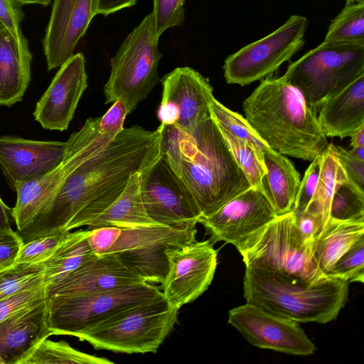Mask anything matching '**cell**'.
<instances>
[{"instance_id":"cell-27","label":"cell","mask_w":364,"mask_h":364,"mask_svg":"<svg viewBox=\"0 0 364 364\" xmlns=\"http://www.w3.org/2000/svg\"><path fill=\"white\" fill-rule=\"evenodd\" d=\"M364 236V220L340 221L328 218L314 242V258L326 276L339 257Z\"/></svg>"},{"instance_id":"cell-43","label":"cell","mask_w":364,"mask_h":364,"mask_svg":"<svg viewBox=\"0 0 364 364\" xmlns=\"http://www.w3.org/2000/svg\"><path fill=\"white\" fill-rule=\"evenodd\" d=\"M294 215L295 226L301 238L306 242H314L323 228L322 218L306 210Z\"/></svg>"},{"instance_id":"cell-1","label":"cell","mask_w":364,"mask_h":364,"mask_svg":"<svg viewBox=\"0 0 364 364\" xmlns=\"http://www.w3.org/2000/svg\"><path fill=\"white\" fill-rule=\"evenodd\" d=\"M164 127L161 124L155 131L137 125L124 128L84 160L32 223L17 232L23 243L87 226L119 196L132 175L143 172L161 156Z\"/></svg>"},{"instance_id":"cell-49","label":"cell","mask_w":364,"mask_h":364,"mask_svg":"<svg viewBox=\"0 0 364 364\" xmlns=\"http://www.w3.org/2000/svg\"><path fill=\"white\" fill-rule=\"evenodd\" d=\"M16 2L19 4L20 5H26V4H38L43 6H46L49 5L51 0H14Z\"/></svg>"},{"instance_id":"cell-38","label":"cell","mask_w":364,"mask_h":364,"mask_svg":"<svg viewBox=\"0 0 364 364\" xmlns=\"http://www.w3.org/2000/svg\"><path fill=\"white\" fill-rule=\"evenodd\" d=\"M185 0H154L152 11L157 36L168 28L181 26L185 20Z\"/></svg>"},{"instance_id":"cell-41","label":"cell","mask_w":364,"mask_h":364,"mask_svg":"<svg viewBox=\"0 0 364 364\" xmlns=\"http://www.w3.org/2000/svg\"><path fill=\"white\" fill-rule=\"evenodd\" d=\"M23 242L11 227H0V272L16 264Z\"/></svg>"},{"instance_id":"cell-17","label":"cell","mask_w":364,"mask_h":364,"mask_svg":"<svg viewBox=\"0 0 364 364\" xmlns=\"http://www.w3.org/2000/svg\"><path fill=\"white\" fill-rule=\"evenodd\" d=\"M278 215L262 188L250 187L215 212L199 219L213 244L224 242L235 246L267 225Z\"/></svg>"},{"instance_id":"cell-10","label":"cell","mask_w":364,"mask_h":364,"mask_svg":"<svg viewBox=\"0 0 364 364\" xmlns=\"http://www.w3.org/2000/svg\"><path fill=\"white\" fill-rule=\"evenodd\" d=\"M161 292L158 287L144 283L92 294L46 296L48 326L52 335L77 338L121 311Z\"/></svg>"},{"instance_id":"cell-15","label":"cell","mask_w":364,"mask_h":364,"mask_svg":"<svg viewBox=\"0 0 364 364\" xmlns=\"http://www.w3.org/2000/svg\"><path fill=\"white\" fill-rule=\"evenodd\" d=\"M158 108L161 124L191 131L211 118L214 98L208 78L190 67L176 68L164 76Z\"/></svg>"},{"instance_id":"cell-30","label":"cell","mask_w":364,"mask_h":364,"mask_svg":"<svg viewBox=\"0 0 364 364\" xmlns=\"http://www.w3.org/2000/svg\"><path fill=\"white\" fill-rule=\"evenodd\" d=\"M106 358L80 351L65 341H39L19 364H113Z\"/></svg>"},{"instance_id":"cell-23","label":"cell","mask_w":364,"mask_h":364,"mask_svg":"<svg viewBox=\"0 0 364 364\" xmlns=\"http://www.w3.org/2000/svg\"><path fill=\"white\" fill-rule=\"evenodd\" d=\"M31 53L23 34L17 36L6 28L0 33V105L21 101L31 80Z\"/></svg>"},{"instance_id":"cell-7","label":"cell","mask_w":364,"mask_h":364,"mask_svg":"<svg viewBox=\"0 0 364 364\" xmlns=\"http://www.w3.org/2000/svg\"><path fill=\"white\" fill-rule=\"evenodd\" d=\"M314 242H306L301 238L291 211L278 215L235 247L245 268L277 272L314 284L328 277L319 270L314 260Z\"/></svg>"},{"instance_id":"cell-26","label":"cell","mask_w":364,"mask_h":364,"mask_svg":"<svg viewBox=\"0 0 364 364\" xmlns=\"http://www.w3.org/2000/svg\"><path fill=\"white\" fill-rule=\"evenodd\" d=\"M142 173V172H141ZM132 175L119 196L96 216L87 227L138 228L159 225L147 214L141 193V174Z\"/></svg>"},{"instance_id":"cell-51","label":"cell","mask_w":364,"mask_h":364,"mask_svg":"<svg viewBox=\"0 0 364 364\" xmlns=\"http://www.w3.org/2000/svg\"><path fill=\"white\" fill-rule=\"evenodd\" d=\"M5 29L4 26L2 24V23L0 21V33Z\"/></svg>"},{"instance_id":"cell-35","label":"cell","mask_w":364,"mask_h":364,"mask_svg":"<svg viewBox=\"0 0 364 364\" xmlns=\"http://www.w3.org/2000/svg\"><path fill=\"white\" fill-rule=\"evenodd\" d=\"M210 108L211 117L219 126L234 136L252 144L261 152L269 148L240 114L230 110L215 97L210 102Z\"/></svg>"},{"instance_id":"cell-37","label":"cell","mask_w":364,"mask_h":364,"mask_svg":"<svg viewBox=\"0 0 364 364\" xmlns=\"http://www.w3.org/2000/svg\"><path fill=\"white\" fill-rule=\"evenodd\" d=\"M68 232L44 236L24 242L16 263L43 264L55 253Z\"/></svg>"},{"instance_id":"cell-18","label":"cell","mask_w":364,"mask_h":364,"mask_svg":"<svg viewBox=\"0 0 364 364\" xmlns=\"http://www.w3.org/2000/svg\"><path fill=\"white\" fill-rule=\"evenodd\" d=\"M87 87L85 59L74 54L60 67L36 105L33 116L43 128L66 130Z\"/></svg>"},{"instance_id":"cell-29","label":"cell","mask_w":364,"mask_h":364,"mask_svg":"<svg viewBox=\"0 0 364 364\" xmlns=\"http://www.w3.org/2000/svg\"><path fill=\"white\" fill-rule=\"evenodd\" d=\"M320 156L321 167L316 189L305 210L320 215L324 226L329 218L330 204L337 186L349 180L338 158L336 145L328 143Z\"/></svg>"},{"instance_id":"cell-11","label":"cell","mask_w":364,"mask_h":364,"mask_svg":"<svg viewBox=\"0 0 364 364\" xmlns=\"http://www.w3.org/2000/svg\"><path fill=\"white\" fill-rule=\"evenodd\" d=\"M100 117L88 118L71 134L61 161L44 174L22 183L16 190L11 215L19 232L28 226L42 211L67 176L84 160L105 146L114 136L99 129ZM116 136V135H115Z\"/></svg>"},{"instance_id":"cell-42","label":"cell","mask_w":364,"mask_h":364,"mask_svg":"<svg viewBox=\"0 0 364 364\" xmlns=\"http://www.w3.org/2000/svg\"><path fill=\"white\" fill-rule=\"evenodd\" d=\"M128 114L125 105L121 100L115 101L107 112L100 117V131L102 134L117 135L124 129V119Z\"/></svg>"},{"instance_id":"cell-2","label":"cell","mask_w":364,"mask_h":364,"mask_svg":"<svg viewBox=\"0 0 364 364\" xmlns=\"http://www.w3.org/2000/svg\"><path fill=\"white\" fill-rule=\"evenodd\" d=\"M161 155L194 199L200 218L251 187L212 117L191 131L166 126Z\"/></svg>"},{"instance_id":"cell-21","label":"cell","mask_w":364,"mask_h":364,"mask_svg":"<svg viewBox=\"0 0 364 364\" xmlns=\"http://www.w3.org/2000/svg\"><path fill=\"white\" fill-rule=\"evenodd\" d=\"M146 283L114 254L97 256L66 276L45 284L46 296L80 295Z\"/></svg>"},{"instance_id":"cell-31","label":"cell","mask_w":364,"mask_h":364,"mask_svg":"<svg viewBox=\"0 0 364 364\" xmlns=\"http://www.w3.org/2000/svg\"><path fill=\"white\" fill-rule=\"evenodd\" d=\"M324 42L364 44V1H347L331 21Z\"/></svg>"},{"instance_id":"cell-4","label":"cell","mask_w":364,"mask_h":364,"mask_svg":"<svg viewBox=\"0 0 364 364\" xmlns=\"http://www.w3.org/2000/svg\"><path fill=\"white\" fill-rule=\"evenodd\" d=\"M348 292L349 282L329 277L307 284L277 272L245 268L243 277L246 302L299 323L336 319Z\"/></svg>"},{"instance_id":"cell-12","label":"cell","mask_w":364,"mask_h":364,"mask_svg":"<svg viewBox=\"0 0 364 364\" xmlns=\"http://www.w3.org/2000/svg\"><path fill=\"white\" fill-rule=\"evenodd\" d=\"M308 26L306 17L291 15L273 32L228 55L223 67L227 83L245 86L271 77L303 49Z\"/></svg>"},{"instance_id":"cell-32","label":"cell","mask_w":364,"mask_h":364,"mask_svg":"<svg viewBox=\"0 0 364 364\" xmlns=\"http://www.w3.org/2000/svg\"><path fill=\"white\" fill-rule=\"evenodd\" d=\"M236 163L245 174L251 187L262 188V179L266 168L263 152L249 141L238 138L218 124Z\"/></svg>"},{"instance_id":"cell-6","label":"cell","mask_w":364,"mask_h":364,"mask_svg":"<svg viewBox=\"0 0 364 364\" xmlns=\"http://www.w3.org/2000/svg\"><path fill=\"white\" fill-rule=\"evenodd\" d=\"M178 310L169 304L161 291L121 311L77 338L97 350L154 353L177 323Z\"/></svg>"},{"instance_id":"cell-13","label":"cell","mask_w":364,"mask_h":364,"mask_svg":"<svg viewBox=\"0 0 364 364\" xmlns=\"http://www.w3.org/2000/svg\"><path fill=\"white\" fill-rule=\"evenodd\" d=\"M140 193L156 223L177 229L198 223L201 215L194 199L161 155L141 173Z\"/></svg>"},{"instance_id":"cell-33","label":"cell","mask_w":364,"mask_h":364,"mask_svg":"<svg viewBox=\"0 0 364 364\" xmlns=\"http://www.w3.org/2000/svg\"><path fill=\"white\" fill-rule=\"evenodd\" d=\"M45 286L42 264L16 263L0 272V300L18 292Z\"/></svg>"},{"instance_id":"cell-28","label":"cell","mask_w":364,"mask_h":364,"mask_svg":"<svg viewBox=\"0 0 364 364\" xmlns=\"http://www.w3.org/2000/svg\"><path fill=\"white\" fill-rule=\"evenodd\" d=\"M90 229L69 231L55 253L42 264L45 284L58 280L97 256L88 242Z\"/></svg>"},{"instance_id":"cell-39","label":"cell","mask_w":364,"mask_h":364,"mask_svg":"<svg viewBox=\"0 0 364 364\" xmlns=\"http://www.w3.org/2000/svg\"><path fill=\"white\" fill-rule=\"evenodd\" d=\"M45 286L18 292L0 300V321L46 299Z\"/></svg>"},{"instance_id":"cell-40","label":"cell","mask_w":364,"mask_h":364,"mask_svg":"<svg viewBox=\"0 0 364 364\" xmlns=\"http://www.w3.org/2000/svg\"><path fill=\"white\" fill-rule=\"evenodd\" d=\"M321 167V156L311 162L300 182L293 208L294 215L302 213L309 204L316 189Z\"/></svg>"},{"instance_id":"cell-19","label":"cell","mask_w":364,"mask_h":364,"mask_svg":"<svg viewBox=\"0 0 364 364\" xmlns=\"http://www.w3.org/2000/svg\"><path fill=\"white\" fill-rule=\"evenodd\" d=\"M65 148L66 141L0 136V169L16 191L22 183L58 165L64 156Z\"/></svg>"},{"instance_id":"cell-24","label":"cell","mask_w":364,"mask_h":364,"mask_svg":"<svg viewBox=\"0 0 364 364\" xmlns=\"http://www.w3.org/2000/svg\"><path fill=\"white\" fill-rule=\"evenodd\" d=\"M318 119L326 137L350 136L364 125V74L328 99Z\"/></svg>"},{"instance_id":"cell-50","label":"cell","mask_w":364,"mask_h":364,"mask_svg":"<svg viewBox=\"0 0 364 364\" xmlns=\"http://www.w3.org/2000/svg\"><path fill=\"white\" fill-rule=\"evenodd\" d=\"M348 151L355 158L364 161V146L354 147Z\"/></svg>"},{"instance_id":"cell-44","label":"cell","mask_w":364,"mask_h":364,"mask_svg":"<svg viewBox=\"0 0 364 364\" xmlns=\"http://www.w3.org/2000/svg\"><path fill=\"white\" fill-rule=\"evenodd\" d=\"M23 18L21 5L14 0H0V21L7 31L15 36H21L20 23Z\"/></svg>"},{"instance_id":"cell-25","label":"cell","mask_w":364,"mask_h":364,"mask_svg":"<svg viewBox=\"0 0 364 364\" xmlns=\"http://www.w3.org/2000/svg\"><path fill=\"white\" fill-rule=\"evenodd\" d=\"M266 168L262 189L277 215L293 210L301 178L292 162L270 148L263 150Z\"/></svg>"},{"instance_id":"cell-3","label":"cell","mask_w":364,"mask_h":364,"mask_svg":"<svg viewBox=\"0 0 364 364\" xmlns=\"http://www.w3.org/2000/svg\"><path fill=\"white\" fill-rule=\"evenodd\" d=\"M242 109L267 146L283 155L311 161L328 143L317 112L283 75L261 80Z\"/></svg>"},{"instance_id":"cell-52","label":"cell","mask_w":364,"mask_h":364,"mask_svg":"<svg viewBox=\"0 0 364 364\" xmlns=\"http://www.w3.org/2000/svg\"><path fill=\"white\" fill-rule=\"evenodd\" d=\"M347 1H358V0H346Z\"/></svg>"},{"instance_id":"cell-45","label":"cell","mask_w":364,"mask_h":364,"mask_svg":"<svg viewBox=\"0 0 364 364\" xmlns=\"http://www.w3.org/2000/svg\"><path fill=\"white\" fill-rule=\"evenodd\" d=\"M336 151L348 179L364 190V161L355 158L348 150L341 146H336Z\"/></svg>"},{"instance_id":"cell-20","label":"cell","mask_w":364,"mask_h":364,"mask_svg":"<svg viewBox=\"0 0 364 364\" xmlns=\"http://www.w3.org/2000/svg\"><path fill=\"white\" fill-rule=\"evenodd\" d=\"M95 16L94 0L54 1L43 39L48 70L60 68L74 55Z\"/></svg>"},{"instance_id":"cell-34","label":"cell","mask_w":364,"mask_h":364,"mask_svg":"<svg viewBox=\"0 0 364 364\" xmlns=\"http://www.w3.org/2000/svg\"><path fill=\"white\" fill-rule=\"evenodd\" d=\"M329 218L340 221L364 220V190L350 181L340 183L331 198Z\"/></svg>"},{"instance_id":"cell-46","label":"cell","mask_w":364,"mask_h":364,"mask_svg":"<svg viewBox=\"0 0 364 364\" xmlns=\"http://www.w3.org/2000/svg\"><path fill=\"white\" fill-rule=\"evenodd\" d=\"M139 0H94L96 15L107 16L135 5Z\"/></svg>"},{"instance_id":"cell-16","label":"cell","mask_w":364,"mask_h":364,"mask_svg":"<svg viewBox=\"0 0 364 364\" xmlns=\"http://www.w3.org/2000/svg\"><path fill=\"white\" fill-rule=\"evenodd\" d=\"M228 323L252 346L264 349L307 356L316 350L300 323L274 315L246 302L230 309Z\"/></svg>"},{"instance_id":"cell-47","label":"cell","mask_w":364,"mask_h":364,"mask_svg":"<svg viewBox=\"0 0 364 364\" xmlns=\"http://www.w3.org/2000/svg\"><path fill=\"white\" fill-rule=\"evenodd\" d=\"M12 208L7 206L0 196V227H11L10 218Z\"/></svg>"},{"instance_id":"cell-14","label":"cell","mask_w":364,"mask_h":364,"mask_svg":"<svg viewBox=\"0 0 364 364\" xmlns=\"http://www.w3.org/2000/svg\"><path fill=\"white\" fill-rule=\"evenodd\" d=\"M167 256L161 291L169 304L179 309L208 289L216 270L218 252L210 240H195L168 250Z\"/></svg>"},{"instance_id":"cell-5","label":"cell","mask_w":364,"mask_h":364,"mask_svg":"<svg viewBox=\"0 0 364 364\" xmlns=\"http://www.w3.org/2000/svg\"><path fill=\"white\" fill-rule=\"evenodd\" d=\"M196 228L163 225L90 229L88 242L97 256L114 254L149 284H162L168 270L167 251L196 240Z\"/></svg>"},{"instance_id":"cell-36","label":"cell","mask_w":364,"mask_h":364,"mask_svg":"<svg viewBox=\"0 0 364 364\" xmlns=\"http://www.w3.org/2000/svg\"><path fill=\"white\" fill-rule=\"evenodd\" d=\"M327 277L350 282L364 281V236L357 240L336 262Z\"/></svg>"},{"instance_id":"cell-9","label":"cell","mask_w":364,"mask_h":364,"mask_svg":"<svg viewBox=\"0 0 364 364\" xmlns=\"http://www.w3.org/2000/svg\"><path fill=\"white\" fill-rule=\"evenodd\" d=\"M364 74V44L323 42L291 63L283 75L318 112L330 97Z\"/></svg>"},{"instance_id":"cell-48","label":"cell","mask_w":364,"mask_h":364,"mask_svg":"<svg viewBox=\"0 0 364 364\" xmlns=\"http://www.w3.org/2000/svg\"><path fill=\"white\" fill-rule=\"evenodd\" d=\"M350 146L352 148L364 146V125L350 136Z\"/></svg>"},{"instance_id":"cell-8","label":"cell","mask_w":364,"mask_h":364,"mask_svg":"<svg viewBox=\"0 0 364 364\" xmlns=\"http://www.w3.org/2000/svg\"><path fill=\"white\" fill-rule=\"evenodd\" d=\"M159 38L151 12L126 37L110 60V75L104 87L106 104L121 100L129 114L146 98L160 80Z\"/></svg>"},{"instance_id":"cell-22","label":"cell","mask_w":364,"mask_h":364,"mask_svg":"<svg viewBox=\"0 0 364 364\" xmlns=\"http://www.w3.org/2000/svg\"><path fill=\"white\" fill-rule=\"evenodd\" d=\"M45 300L0 321V364H19L41 340L51 336Z\"/></svg>"}]
</instances>
